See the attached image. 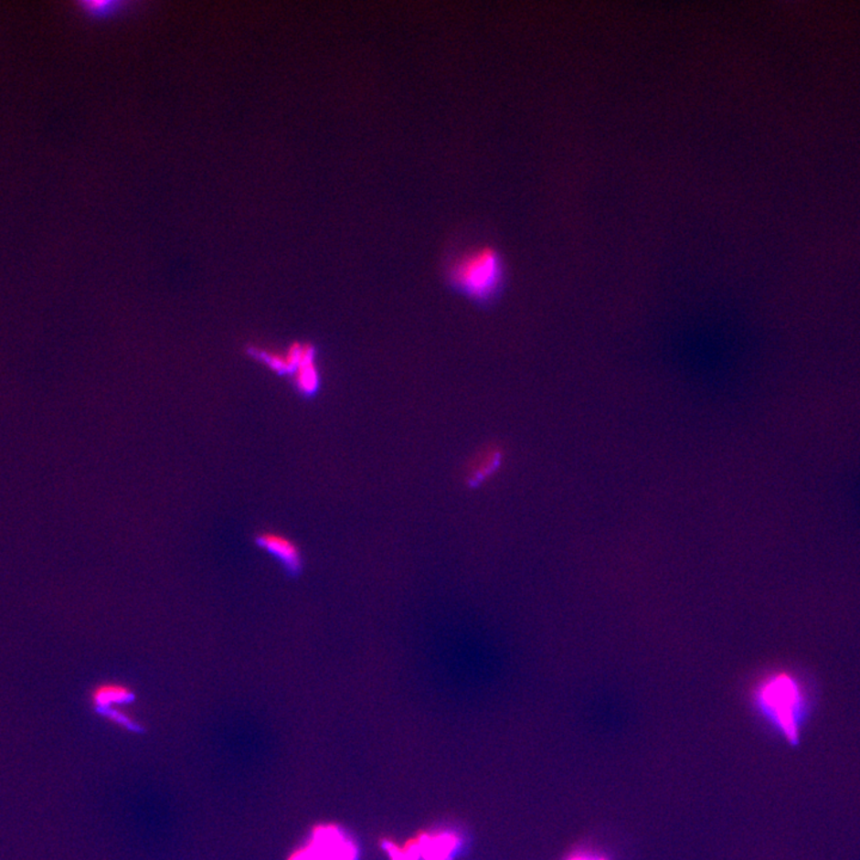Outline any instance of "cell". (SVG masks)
<instances>
[{
    "mask_svg": "<svg viewBox=\"0 0 860 860\" xmlns=\"http://www.w3.org/2000/svg\"><path fill=\"white\" fill-rule=\"evenodd\" d=\"M421 839V859L451 860L454 850L459 845V838L452 833H419Z\"/></svg>",
    "mask_w": 860,
    "mask_h": 860,
    "instance_id": "5",
    "label": "cell"
},
{
    "mask_svg": "<svg viewBox=\"0 0 860 860\" xmlns=\"http://www.w3.org/2000/svg\"><path fill=\"white\" fill-rule=\"evenodd\" d=\"M92 706L101 715L128 706L135 700V692L126 684L118 681H107L93 687L90 695Z\"/></svg>",
    "mask_w": 860,
    "mask_h": 860,
    "instance_id": "4",
    "label": "cell"
},
{
    "mask_svg": "<svg viewBox=\"0 0 860 860\" xmlns=\"http://www.w3.org/2000/svg\"><path fill=\"white\" fill-rule=\"evenodd\" d=\"M449 278L462 293L486 301L497 293L504 282V259L497 249L489 245L472 249L451 264Z\"/></svg>",
    "mask_w": 860,
    "mask_h": 860,
    "instance_id": "2",
    "label": "cell"
},
{
    "mask_svg": "<svg viewBox=\"0 0 860 860\" xmlns=\"http://www.w3.org/2000/svg\"><path fill=\"white\" fill-rule=\"evenodd\" d=\"M753 702L786 741L800 742L802 727L811 714V696L799 675L785 669L769 673L755 686Z\"/></svg>",
    "mask_w": 860,
    "mask_h": 860,
    "instance_id": "1",
    "label": "cell"
},
{
    "mask_svg": "<svg viewBox=\"0 0 860 860\" xmlns=\"http://www.w3.org/2000/svg\"><path fill=\"white\" fill-rule=\"evenodd\" d=\"M316 354L309 345H305L301 363L294 369V380L299 390L303 393H313L317 390L319 376L316 366Z\"/></svg>",
    "mask_w": 860,
    "mask_h": 860,
    "instance_id": "6",
    "label": "cell"
},
{
    "mask_svg": "<svg viewBox=\"0 0 860 860\" xmlns=\"http://www.w3.org/2000/svg\"><path fill=\"white\" fill-rule=\"evenodd\" d=\"M568 860H607V859L599 858V857H590V855H574V857H571L570 859H568Z\"/></svg>",
    "mask_w": 860,
    "mask_h": 860,
    "instance_id": "8",
    "label": "cell"
},
{
    "mask_svg": "<svg viewBox=\"0 0 860 860\" xmlns=\"http://www.w3.org/2000/svg\"><path fill=\"white\" fill-rule=\"evenodd\" d=\"M254 543L272 558L278 560L290 578H298L302 574L303 559L301 547L290 536L275 531L256 533Z\"/></svg>",
    "mask_w": 860,
    "mask_h": 860,
    "instance_id": "3",
    "label": "cell"
},
{
    "mask_svg": "<svg viewBox=\"0 0 860 860\" xmlns=\"http://www.w3.org/2000/svg\"><path fill=\"white\" fill-rule=\"evenodd\" d=\"M502 462V454L500 451H489L474 462L466 474V481L470 486H477L483 483L490 476H493L500 468Z\"/></svg>",
    "mask_w": 860,
    "mask_h": 860,
    "instance_id": "7",
    "label": "cell"
}]
</instances>
